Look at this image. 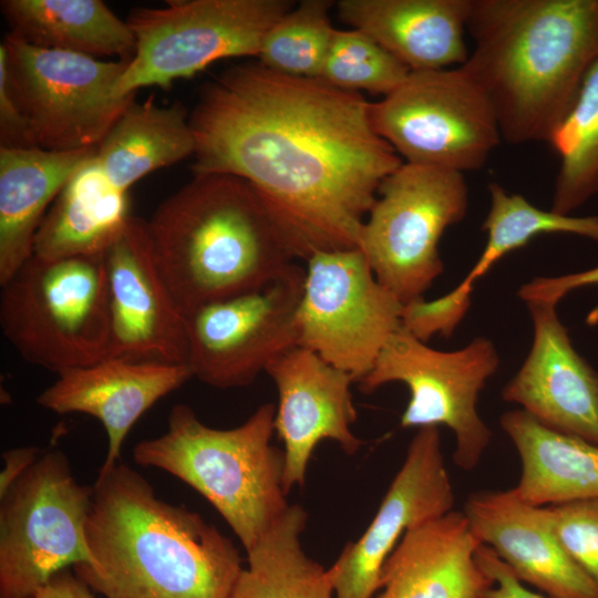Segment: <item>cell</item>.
I'll list each match as a JSON object with an SVG mask.
<instances>
[{"instance_id": "6da1fadb", "label": "cell", "mask_w": 598, "mask_h": 598, "mask_svg": "<svg viewBox=\"0 0 598 598\" xmlns=\"http://www.w3.org/2000/svg\"><path fill=\"white\" fill-rule=\"evenodd\" d=\"M370 104L259 61L234 65L203 87L190 111L193 175L248 182L296 258L358 248L382 181L402 164L374 131Z\"/></svg>"}, {"instance_id": "7a4b0ae2", "label": "cell", "mask_w": 598, "mask_h": 598, "mask_svg": "<svg viewBox=\"0 0 598 598\" xmlns=\"http://www.w3.org/2000/svg\"><path fill=\"white\" fill-rule=\"evenodd\" d=\"M85 537L92 561L73 567L105 598H228L243 570L234 543L200 514L157 497L117 462L99 472Z\"/></svg>"}, {"instance_id": "3957f363", "label": "cell", "mask_w": 598, "mask_h": 598, "mask_svg": "<svg viewBox=\"0 0 598 598\" xmlns=\"http://www.w3.org/2000/svg\"><path fill=\"white\" fill-rule=\"evenodd\" d=\"M466 30L502 141L549 143L598 61V0H472Z\"/></svg>"}, {"instance_id": "277c9868", "label": "cell", "mask_w": 598, "mask_h": 598, "mask_svg": "<svg viewBox=\"0 0 598 598\" xmlns=\"http://www.w3.org/2000/svg\"><path fill=\"white\" fill-rule=\"evenodd\" d=\"M158 268L179 310L264 286L296 256L258 192L230 174L193 175L147 220Z\"/></svg>"}, {"instance_id": "5b68a950", "label": "cell", "mask_w": 598, "mask_h": 598, "mask_svg": "<svg viewBox=\"0 0 598 598\" xmlns=\"http://www.w3.org/2000/svg\"><path fill=\"white\" fill-rule=\"evenodd\" d=\"M276 406L261 404L240 425L204 424L194 410L175 404L167 431L143 440L134 462L179 478L203 495L230 526L246 553L285 514V453L272 445Z\"/></svg>"}, {"instance_id": "8992f818", "label": "cell", "mask_w": 598, "mask_h": 598, "mask_svg": "<svg viewBox=\"0 0 598 598\" xmlns=\"http://www.w3.org/2000/svg\"><path fill=\"white\" fill-rule=\"evenodd\" d=\"M103 256L32 255L1 286V330L24 361L59 374L109 358Z\"/></svg>"}, {"instance_id": "52a82bcc", "label": "cell", "mask_w": 598, "mask_h": 598, "mask_svg": "<svg viewBox=\"0 0 598 598\" xmlns=\"http://www.w3.org/2000/svg\"><path fill=\"white\" fill-rule=\"evenodd\" d=\"M288 0H178L138 7L127 17L135 53L114 86L124 97L146 86L169 87L215 61L258 56L270 28L291 8Z\"/></svg>"}, {"instance_id": "ba28073f", "label": "cell", "mask_w": 598, "mask_h": 598, "mask_svg": "<svg viewBox=\"0 0 598 598\" xmlns=\"http://www.w3.org/2000/svg\"><path fill=\"white\" fill-rule=\"evenodd\" d=\"M92 493L65 453L49 450L0 497V598H33L61 570L91 564Z\"/></svg>"}, {"instance_id": "9c48e42d", "label": "cell", "mask_w": 598, "mask_h": 598, "mask_svg": "<svg viewBox=\"0 0 598 598\" xmlns=\"http://www.w3.org/2000/svg\"><path fill=\"white\" fill-rule=\"evenodd\" d=\"M127 62L42 49L9 33L0 45V68L33 144L48 151L100 145L135 100L114 94Z\"/></svg>"}, {"instance_id": "30bf717a", "label": "cell", "mask_w": 598, "mask_h": 598, "mask_svg": "<svg viewBox=\"0 0 598 598\" xmlns=\"http://www.w3.org/2000/svg\"><path fill=\"white\" fill-rule=\"evenodd\" d=\"M467 207L463 173L402 163L382 181L358 248L377 279L406 305L423 298L443 274L440 239Z\"/></svg>"}, {"instance_id": "8fae6325", "label": "cell", "mask_w": 598, "mask_h": 598, "mask_svg": "<svg viewBox=\"0 0 598 598\" xmlns=\"http://www.w3.org/2000/svg\"><path fill=\"white\" fill-rule=\"evenodd\" d=\"M370 118L405 163L463 174L482 168L502 142L491 102L460 66L410 72L370 104Z\"/></svg>"}, {"instance_id": "7c38bea8", "label": "cell", "mask_w": 598, "mask_h": 598, "mask_svg": "<svg viewBox=\"0 0 598 598\" xmlns=\"http://www.w3.org/2000/svg\"><path fill=\"white\" fill-rule=\"evenodd\" d=\"M494 343L473 339L455 351L433 349L402 324L381 350L372 370L359 381L365 393L390 382H402L410 400L401 415L402 427L444 425L455 435L453 462L474 470L488 447L492 432L477 411L486 381L497 371Z\"/></svg>"}, {"instance_id": "4fadbf2b", "label": "cell", "mask_w": 598, "mask_h": 598, "mask_svg": "<svg viewBox=\"0 0 598 598\" xmlns=\"http://www.w3.org/2000/svg\"><path fill=\"white\" fill-rule=\"evenodd\" d=\"M306 261L299 347L359 382L402 324L404 305L377 279L360 248L317 251Z\"/></svg>"}, {"instance_id": "5bb4252c", "label": "cell", "mask_w": 598, "mask_h": 598, "mask_svg": "<svg viewBox=\"0 0 598 598\" xmlns=\"http://www.w3.org/2000/svg\"><path fill=\"white\" fill-rule=\"evenodd\" d=\"M305 274L293 264L259 288L188 313L186 365L193 378L217 389L247 386L271 361L298 347Z\"/></svg>"}, {"instance_id": "9a60e30c", "label": "cell", "mask_w": 598, "mask_h": 598, "mask_svg": "<svg viewBox=\"0 0 598 598\" xmlns=\"http://www.w3.org/2000/svg\"><path fill=\"white\" fill-rule=\"evenodd\" d=\"M103 262L109 358L186 364V318L158 268L147 220L132 215Z\"/></svg>"}, {"instance_id": "2e32d148", "label": "cell", "mask_w": 598, "mask_h": 598, "mask_svg": "<svg viewBox=\"0 0 598 598\" xmlns=\"http://www.w3.org/2000/svg\"><path fill=\"white\" fill-rule=\"evenodd\" d=\"M454 502L439 427H420L365 532L331 565L334 597L372 598L382 567L403 535L453 511Z\"/></svg>"}, {"instance_id": "e0dca14e", "label": "cell", "mask_w": 598, "mask_h": 598, "mask_svg": "<svg viewBox=\"0 0 598 598\" xmlns=\"http://www.w3.org/2000/svg\"><path fill=\"white\" fill-rule=\"evenodd\" d=\"M265 372L278 391L275 432L283 443V488L289 494L303 486L321 441H334L350 455L359 451L362 442L351 430L357 410L350 388L355 379L299 346L271 361Z\"/></svg>"}, {"instance_id": "ac0fdd59", "label": "cell", "mask_w": 598, "mask_h": 598, "mask_svg": "<svg viewBox=\"0 0 598 598\" xmlns=\"http://www.w3.org/2000/svg\"><path fill=\"white\" fill-rule=\"evenodd\" d=\"M527 307L533 343L503 400L550 430L598 445V373L574 349L555 305Z\"/></svg>"}, {"instance_id": "d6986e66", "label": "cell", "mask_w": 598, "mask_h": 598, "mask_svg": "<svg viewBox=\"0 0 598 598\" xmlns=\"http://www.w3.org/2000/svg\"><path fill=\"white\" fill-rule=\"evenodd\" d=\"M463 513L480 544L520 582L550 598H598V584L565 550L546 506L522 501L513 488L482 491L467 497Z\"/></svg>"}, {"instance_id": "ffe728a7", "label": "cell", "mask_w": 598, "mask_h": 598, "mask_svg": "<svg viewBox=\"0 0 598 598\" xmlns=\"http://www.w3.org/2000/svg\"><path fill=\"white\" fill-rule=\"evenodd\" d=\"M192 378L186 364L106 358L59 373L37 403L58 414L97 419L107 435V452L99 471L105 472L120 462L123 442L135 422Z\"/></svg>"}, {"instance_id": "44dd1931", "label": "cell", "mask_w": 598, "mask_h": 598, "mask_svg": "<svg viewBox=\"0 0 598 598\" xmlns=\"http://www.w3.org/2000/svg\"><path fill=\"white\" fill-rule=\"evenodd\" d=\"M480 545L463 511L408 530L382 567L375 598H487L494 581L476 560Z\"/></svg>"}, {"instance_id": "7402d4cb", "label": "cell", "mask_w": 598, "mask_h": 598, "mask_svg": "<svg viewBox=\"0 0 598 598\" xmlns=\"http://www.w3.org/2000/svg\"><path fill=\"white\" fill-rule=\"evenodd\" d=\"M472 0H341L338 16L373 38L410 72L461 66Z\"/></svg>"}, {"instance_id": "603a6c76", "label": "cell", "mask_w": 598, "mask_h": 598, "mask_svg": "<svg viewBox=\"0 0 598 598\" xmlns=\"http://www.w3.org/2000/svg\"><path fill=\"white\" fill-rule=\"evenodd\" d=\"M96 150L0 146V286L32 256L35 234L51 204Z\"/></svg>"}, {"instance_id": "cb8c5ba5", "label": "cell", "mask_w": 598, "mask_h": 598, "mask_svg": "<svg viewBox=\"0 0 598 598\" xmlns=\"http://www.w3.org/2000/svg\"><path fill=\"white\" fill-rule=\"evenodd\" d=\"M131 216L128 192L110 182L94 155L51 204L35 234L32 255L43 259L103 256Z\"/></svg>"}, {"instance_id": "d4e9b609", "label": "cell", "mask_w": 598, "mask_h": 598, "mask_svg": "<svg viewBox=\"0 0 598 598\" xmlns=\"http://www.w3.org/2000/svg\"><path fill=\"white\" fill-rule=\"evenodd\" d=\"M499 424L520 460L513 491L522 501L550 506L598 499V445L550 430L520 409L503 413Z\"/></svg>"}, {"instance_id": "484cf974", "label": "cell", "mask_w": 598, "mask_h": 598, "mask_svg": "<svg viewBox=\"0 0 598 598\" xmlns=\"http://www.w3.org/2000/svg\"><path fill=\"white\" fill-rule=\"evenodd\" d=\"M9 34L48 50L130 60L135 38L101 0H2Z\"/></svg>"}, {"instance_id": "4316f807", "label": "cell", "mask_w": 598, "mask_h": 598, "mask_svg": "<svg viewBox=\"0 0 598 598\" xmlns=\"http://www.w3.org/2000/svg\"><path fill=\"white\" fill-rule=\"evenodd\" d=\"M189 114L179 101L158 105L152 99L134 100L96 150V161L110 182L128 192L144 176L194 156Z\"/></svg>"}, {"instance_id": "83f0119b", "label": "cell", "mask_w": 598, "mask_h": 598, "mask_svg": "<svg viewBox=\"0 0 598 598\" xmlns=\"http://www.w3.org/2000/svg\"><path fill=\"white\" fill-rule=\"evenodd\" d=\"M307 517L300 505L288 507L247 551L248 566L240 571L228 598H333L331 566L324 568L302 548Z\"/></svg>"}, {"instance_id": "f1b7e54d", "label": "cell", "mask_w": 598, "mask_h": 598, "mask_svg": "<svg viewBox=\"0 0 598 598\" xmlns=\"http://www.w3.org/2000/svg\"><path fill=\"white\" fill-rule=\"evenodd\" d=\"M549 144L560 159L550 209L570 215L598 194V61Z\"/></svg>"}, {"instance_id": "f546056e", "label": "cell", "mask_w": 598, "mask_h": 598, "mask_svg": "<svg viewBox=\"0 0 598 598\" xmlns=\"http://www.w3.org/2000/svg\"><path fill=\"white\" fill-rule=\"evenodd\" d=\"M329 0H303L295 4L267 32L258 61L290 76L319 79L336 29Z\"/></svg>"}, {"instance_id": "4dcf8cb0", "label": "cell", "mask_w": 598, "mask_h": 598, "mask_svg": "<svg viewBox=\"0 0 598 598\" xmlns=\"http://www.w3.org/2000/svg\"><path fill=\"white\" fill-rule=\"evenodd\" d=\"M410 70L361 30H336L319 79L351 92L390 94Z\"/></svg>"}, {"instance_id": "1f68e13d", "label": "cell", "mask_w": 598, "mask_h": 598, "mask_svg": "<svg viewBox=\"0 0 598 598\" xmlns=\"http://www.w3.org/2000/svg\"><path fill=\"white\" fill-rule=\"evenodd\" d=\"M546 507L565 550L598 584V499Z\"/></svg>"}, {"instance_id": "d6a6232c", "label": "cell", "mask_w": 598, "mask_h": 598, "mask_svg": "<svg viewBox=\"0 0 598 598\" xmlns=\"http://www.w3.org/2000/svg\"><path fill=\"white\" fill-rule=\"evenodd\" d=\"M598 283V266L585 271L558 277H537L524 283L518 290L519 298L527 303L559 302L570 291Z\"/></svg>"}, {"instance_id": "836d02e7", "label": "cell", "mask_w": 598, "mask_h": 598, "mask_svg": "<svg viewBox=\"0 0 598 598\" xmlns=\"http://www.w3.org/2000/svg\"><path fill=\"white\" fill-rule=\"evenodd\" d=\"M476 560L494 581L487 598H550L527 589L492 548L481 544Z\"/></svg>"}, {"instance_id": "e575fe53", "label": "cell", "mask_w": 598, "mask_h": 598, "mask_svg": "<svg viewBox=\"0 0 598 598\" xmlns=\"http://www.w3.org/2000/svg\"><path fill=\"white\" fill-rule=\"evenodd\" d=\"M0 141L2 147H35L19 106L17 105L0 68Z\"/></svg>"}, {"instance_id": "d590c367", "label": "cell", "mask_w": 598, "mask_h": 598, "mask_svg": "<svg viewBox=\"0 0 598 598\" xmlns=\"http://www.w3.org/2000/svg\"><path fill=\"white\" fill-rule=\"evenodd\" d=\"M42 451L35 446L7 450L2 453L3 467L0 473V497L40 457Z\"/></svg>"}, {"instance_id": "8d00e7d4", "label": "cell", "mask_w": 598, "mask_h": 598, "mask_svg": "<svg viewBox=\"0 0 598 598\" xmlns=\"http://www.w3.org/2000/svg\"><path fill=\"white\" fill-rule=\"evenodd\" d=\"M33 598H95L91 588L66 568L54 575Z\"/></svg>"}]
</instances>
